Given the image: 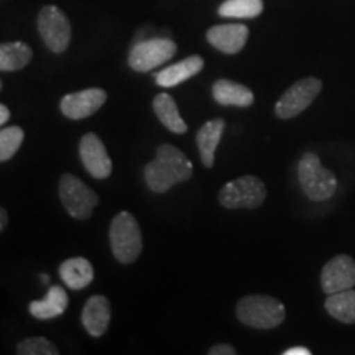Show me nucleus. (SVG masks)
<instances>
[{
	"label": "nucleus",
	"instance_id": "b1692460",
	"mask_svg": "<svg viewBox=\"0 0 355 355\" xmlns=\"http://www.w3.org/2000/svg\"><path fill=\"white\" fill-rule=\"evenodd\" d=\"M25 133L20 127H7L0 130V163L10 159L24 144Z\"/></svg>",
	"mask_w": 355,
	"mask_h": 355
},
{
	"label": "nucleus",
	"instance_id": "f3484780",
	"mask_svg": "<svg viewBox=\"0 0 355 355\" xmlns=\"http://www.w3.org/2000/svg\"><path fill=\"white\" fill-rule=\"evenodd\" d=\"M204 68V60L201 56H189L180 63L168 66L166 69L157 74V84L162 87H175L178 84L188 81L189 78L196 76Z\"/></svg>",
	"mask_w": 355,
	"mask_h": 355
},
{
	"label": "nucleus",
	"instance_id": "6ab92c4d",
	"mask_svg": "<svg viewBox=\"0 0 355 355\" xmlns=\"http://www.w3.org/2000/svg\"><path fill=\"white\" fill-rule=\"evenodd\" d=\"M68 295L61 286H51L50 291L42 301H32L30 303V314L40 321L55 319L64 313L68 308Z\"/></svg>",
	"mask_w": 355,
	"mask_h": 355
},
{
	"label": "nucleus",
	"instance_id": "a878e982",
	"mask_svg": "<svg viewBox=\"0 0 355 355\" xmlns=\"http://www.w3.org/2000/svg\"><path fill=\"white\" fill-rule=\"evenodd\" d=\"M237 350L229 344H217L209 349V355H235Z\"/></svg>",
	"mask_w": 355,
	"mask_h": 355
},
{
	"label": "nucleus",
	"instance_id": "1a4fd4ad",
	"mask_svg": "<svg viewBox=\"0 0 355 355\" xmlns=\"http://www.w3.org/2000/svg\"><path fill=\"white\" fill-rule=\"evenodd\" d=\"M176 55V43L170 38H153L137 43L128 53V64L139 73L152 71Z\"/></svg>",
	"mask_w": 355,
	"mask_h": 355
},
{
	"label": "nucleus",
	"instance_id": "7c9ffc66",
	"mask_svg": "<svg viewBox=\"0 0 355 355\" xmlns=\"http://www.w3.org/2000/svg\"><path fill=\"white\" fill-rule=\"evenodd\" d=\"M0 89H2V83H0Z\"/></svg>",
	"mask_w": 355,
	"mask_h": 355
},
{
	"label": "nucleus",
	"instance_id": "423d86ee",
	"mask_svg": "<svg viewBox=\"0 0 355 355\" xmlns=\"http://www.w3.org/2000/svg\"><path fill=\"white\" fill-rule=\"evenodd\" d=\"M322 81L318 78H304L296 81L288 91L279 97L275 104V114L278 119L288 121V119L296 117L313 104L314 99L321 94Z\"/></svg>",
	"mask_w": 355,
	"mask_h": 355
},
{
	"label": "nucleus",
	"instance_id": "7ed1b4c3",
	"mask_svg": "<svg viewBox=\"0 0 355 355\" xmlns=\"http://www.w3.org/2000/svg\"><path fill=\"white\" fill-rule=\"evenodd\" d=\"M300 184L311 201H329L339 189L337 176L331 170L322 166L316 153L306 152L298 163Z\"/></svg>",
	"mask_w": 355,
	"mask_h": 355
},
{
	"label": "nucleus",
	"instance_id": "f8f14e48",
	"mask_svg": "<svg viewBox=\"0 0 355 355\" xmlns=\"http://www.w3.org/2000/svg\"><path fill=\"white\" fill-rule=\"evenodd\" d=\"M107 94L105 91L97 87L84 89V91L73 92V94L64 96L61 99V112L68 119L73 121H81V119L91 117L92 114L97 112L104 105Z\"/></svg>",
	"mask_w": 355,
	"mask_h": 355
},
{
	"label": "nucleus",
	"instance_id": "c85d7f7f",
	"mask_svg": "<svg viewBox=\"0 0 355 355\" xmlns=\"http://www.w3.org/2000/svg\"><path fill=\"white\" fill-rule=\"evenodd\" d=\"M8 225V214L3 207H0V232Z\"/></svg>",
	"mask_w": 355,
	"mask_h": 355
},
{
	"label": "nucleus",
	"instance_id": "c756f323",
	"mask_svg": "<svg viewBox=\"0 0 355 355\" xmlns=\"http://www.w3.org/2000/svg\"><path fill=\"white\" fill-rule=\"evenodd\" d=\"M40 279H42L44 285H48V283H50V277H48V275H40Z\"/></svg>",
	"mask_w": 355,
	"mask_h": 355
},
{
	"label": "nucleus",
	"instance_id": "0eeeda50",
	"mask_svg": "<svg viewBox=\"0 0 355 355\" xmlns=\"http://www.w3.org/2000/svg\"><path fill=\"white\" fill-rule=\"evenodd\" d=\"M60 198L68 214L74 219L91 217L94 207L99 204V196L94 191L69 173H66L60 180Z\"/></svg>",
	"mask_w": 355,
	"mask_h": 355
},
{
	"label": "nucleus",
	"instance_id": "393cba45",
	"mask_svg": "<svg viewBox=\"0 0 355 355\" xmlns=\"http://www.w3.org/2000/svg\"><path fill=\"white\" fill-rule=\"evenodd\" d=\"M17 354L20 355H58L60 349L51 340L44 337H28L17 345Z\"/></svg>",
	"mask_w": 355,
	"mask_h": 355
},
{
	"label": "nucleus",
	"instance_id": "2eb2a0df",
	"mask_svg": "<svg viewBox=\"0 0 355 355\" xmlns=\"http://www.w3.org/2000/svg\"><path fill=\"white\" fill-rule=\"evenodd\" d=\"M214 101L220 105H234V107H250L254 104V92L243 84L230 79H219L212 86Z\"/></svg>",
	"mask_w": 355,
	"mask_h": 355
},
{
	"label": "nucleus",
	"instance_id": "f03ea898",
	"mask_svg": "<svg viewBox=\"0 0 355 355\" xmlns=\"http://www.w3.org/2000/svg\"><path fill=\"white\" fill-rule=\"evenodd\" d=\"M235 314L242 324L254 329H275L285 321L286 309L282 301L266 295H248L235 306Z\"/></svg>",
	"mask_w": 355,
	"mask_h": 355
},
{
	"label": "nucleus",
	"instance_id": "cd10ccee",
	"mask_svg": "<svg viewBox=\"0 0 355 355\" xmlns=\"http://www.w3.org/2000/svg\"><path fill=\"white\" fill-rule=\"evenodd\" d=\"M8 119H10V110H8L3 104H0V125L8 122Z\"/></svg>",
	"mask_w": 355,
	"mask_h": 355
},
{
	"label": "nucleus",
	"instance_id": "6e6552de",
	"mask_svg": "<svg viewBox=\"0 0 355 355\" xmlns=\"http://www.w3.org/2000/svg\"><path fill=\"white\" fill-rule=\"evenodd\" d=\"M40 37L53 53H64L71 42V24L56 6L43 7L38 13Z\"/></svg>",
	"mask_w": 355,
	"mask_h": 355
},
{
	"label": "nucleus",
	"instance_id": "20e7f679",
	"mask_svg": "<svg viewBox=\"0 0 355 355\" xmlns=\"http://www.w3.org/2000/svg\"><path fill=\"white\" fill-rule=\"evenodd\" d=\"M109 239L112 254L121 263H132L140 257L141 248H144L141 230L139 222L130 212H119L114 217L112 224H110Z\"/></svg>",
	"mask_w": 355,
	"mask_h": 355
},
{
	"label": "nucleus",
	"instance_id": "9d476101",
	"mask_svg": "<svg viewBox=\"0 0 355 355\" xmlns=\"http://www.w3.org/2000/svg\"><path fill=\"white\" fill-rule=\"evenodd\" d=\"M355 286V260L350 255L332 257L321 272V288L326 295L350 290Z\"/></svg>",
	"mask_w": 355,
	"mask_h": 355
},
{
	"label": "nucleus",
	"instance_id": "9b49d317",
	"mask_svg": "<svg viewBox=\"0 0 355 355\" xmlns=\"http://www.w3.org/2000/svg\"><path fill=\"white\" fill-rule=\"evenodd\" d=\"M79 155L86 171L96 180H105L112 173V162L96 133H86L79 144Z\"/></svg>",
	"mask_w": 355,
	"mask_h": 355
},
{
	"label": "nucleus",
	"instance_id": "39448f33",
	"mask_svg": "<svg viewBox=\"0 0 355 355\" xmlns=\"http://www.w3.org/2000/svg\"><path fill=\"white\" fill-rule=\"evenodd\" d=\"M266 186L260 178H235L219 191V202L225 209H257L265 202Z\"/></svg>",
	"mask_w": 355,
	"mask_h": 355
},
{
	"label": "nucleus",
	"instance_id": "412c9836",
	"mask_svg": "<svg viewBox=\"0 0 355 355\" xmlns=\"http://www.w3.org/2000/svg\"><path fill=\"white\" fill-rule=\"evenodd\" d=\"M324 309L331 314L336 321L343 324H355V290L334 293L327 295L324 301Z\"/></svg>",
	"mask_w": 355,
	"mask_h": 355
},
{
	"label": "nucleus",
	"instance_id": "ddd939ff",
	"mask_svg": "<svg viewBox=\"0 0 355 355\" xmlns=\"http://www.w3.org/2000/svg\"><path fill=\"white\" fill-rule=\"evenodd\" d=\"M207 42H209L216 50L225 55H235L242 51L248 40V28L242 24H227L216 25L207 30Z\"/></svg>",
	"mask_w": 355,
	"mask_h": 355
},
{
	"label": "nucleus",
	"instance_id": "f257e3e1",
	"mask_svg": "<svg viewBox=\"0 0 355 355\" xmlns=\"http://www.w3.org/2000/svg\"><path fill=\"white\" fill-rule=\"evenodd\" d=\"M193 163L173 145H159L157 157L145 166L146 186L153 193H166L175 184L184 183L193 176Z\"/></svg>",
	"mask_w": 355,
	"mask_h": 355
},
{
	"label": "nucleus",
	"instance_id": "bb28decb",
	"mask_svg": "<svg viewBox=\"0 0 355 355\" xmlns=\"http://www.w3.org/2000/svg\"><path fill=\"white\" fill-rule=\"evenodd\" d=\"M283 355H311V350L308 347H291L286 349Z\"/></svg>",
	"mask_w": 355,
	"mask_h": 355
},
{
	"label": "nucleus",
	"instance_id": "aec40b11",
	"mask_svg": "<svg viewBox=\"0 0 355 355\" xmlns=\"http://www.w3.org/2000/svg\"><path fill=\"white\" fill-rule=\"evenodd\" d=\"M32 48L24 42L0 43V71L13 73L24 69L32 61Z\"/></svg>",
	"mask_w": 355,
	"mask_h": 355
},
{
	"label": "nucleus",
	"instance_id": "4be33fe9",
	"mask_svg": "<svg viewBox=\"0 0 355 355\" xmlns=\"http://www.w3.org/2000/svg\"><path fill=\"white\" fill-rule=\"evenodd\" d=\"M153 110L159 119V122H162L168 130L175 133H186V130H188V125H186V122L181 119L176 102L170 94H158L155 97Z\"/></svg>",
	"mask_w": 355,
	"mask_h": 355
},
{
	"label": "nucleus",
	"instance_id": "4468645a",
	"mask_svg": "<svg viewBox=\"0 0 355 355\" xmlns=\"http://www.w3.org/2000/svg\"><path fill=\"white\" fill-rule=\"evenodd\" d=\"M110 316H112V311H110L109 300L101 295L91 296L83 309L84 329L92 337L104 336V332L109 327Z\"/></svg>",
	"mask_w": 355,
	"mask_h": 355
},
{
	"label": "nucleus",
	"instance_id": "dca6fc26",
	"mask_svg": "<svg viewBox=\"0 0 355 355\" xmlns=\"http://www.w3.org/2000/svg\"><path fill=\"white\" fill-rule=\"evenodd\" d=\"M224 128H225V122L222 121V119H214V121L206 122L201 128H199L196 141H198L199 155H201V159H202V165L206 168L214 166L216 150H217V145L220 144Z\"/></svg>",
	"mask_w": 355,
	"mask_h": 355
},
{
	"label": "nucleus",
	"instance_id": "a211bd4d",
	"mask_svg": "<svg viewBox=\"0 0 355 355\" xmlns=\"http://www.w3.org/2000/svg\"><path fill=\"white\" fill-rule=\"evenodd\" d=\"M60 277L71 290H83L94 279V268L89 260L83 257H74L61 263Z\"/></svg>",
	"mask_w": 355,
	"mask_h": 355
},
{
	"label": "nucleus",
	"instance_id": "5701e85b",
	"mask_svg": "<svg viewBox=\"0 0 355 355\" xmlns=\"http://www.w3.org/2000/svg\"><path fill=\"white\" fill-rule=\"evenodd\" d=\"M217 12L225 19H255L263 12V0H225Z\"/></svg>",
	"mask_w": 355,
	"mask_h": 355
}]
</instances>
